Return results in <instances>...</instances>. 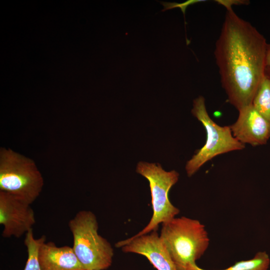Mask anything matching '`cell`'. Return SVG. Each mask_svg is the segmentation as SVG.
I'll list each match as a JSON object with an SVG mask.
<instances>
[{
    "label": "cell",
    "instance_id": "8fae6325",
    "mask_svg": "<svg viewBox=\"0 0 270 270\" xmlns=\"http://www.w3.org/2000/svg\"><path fill=\"white\" fill-rule=\"evenodd\" d=\"M252 104L262 116L270 121V76L266 73L254 96Z\"/></svg>",
    "mask_w": 270,
    "mask_h": 270
},
{
    "label": "cell",
    "instance_id": "277c9868",
    "mask_svg": "<svg viewBox=\"0 0 270 270\" xmlns=\"http://www.w3.org/2000/svg\"><path fill=\"white\" fill-rule=\"evenodd\" d=\"M44 179L34 162L10 148L0 149V191L31 204L40 196Z\"/></svg>",
    "mask_w": 270,
    "mask_h": 270
},
{
    "label": "cell",
    "instance_id": "5bb4252c",
    "mask_svg": "<svg viewBox=\"0 0 270 270\" xmlns=\"http://www.w3.org/2000/svg\"><path fill=\"white\" fill-rule=\"evenodd\" d=\"M203 0H188L180 4L177 2H160L164 6V8L162 10V12H164L166 10L172 9L174 8H179L181 9L182 12L184 14V17L185 14V12L187 7L192 4H194L196 2H202Z\"/></svg>",
    "mask_w": 270,
    "mask_h": 270
},
{
    "label": "cell",
    "instance_id": "ba28073f",
    "mask_svg": "<svg viewBox=\"0 0 270 270\" xmlns=\"http://www.w3.org/2000/svg\"><path fill=\"white\" fill-rule=\"evenodd\" d=\"M116 246L123 252L141 254L148 260L157 270H178L164 248L157 230L138 236L118 242Z\"/></svg>",
    "mask_w": 270,
    "mask_h": 270
},
{
    "label": "cell",
    "instance_id": "3957f363",
    "mask_svg": "<svg viewBox=\"0 0 270 270\" xmlns=\"http://www.w3.org/2000/svg\"><path fill=\"white\" fill-rule=\"evenodd\" d=\"M74 252L86 270H105L112 264L114 250L98 233V224L91 211L78 212L68 222Z\"/></svg>",
    "mask_w": 270,
    "mask_h": 270
},
{
    "label": "cell",
    "instance_id": "52a82bcc",
    "mask_svg": "<svg viewBox=\"0 0 270 270\" xmlns=\"http://www.w3.org/2000/svg\"><path fill=\"white\" fill-rule=\"evenodd\" d=\"M36 223L30 204L8 193L0 191V224L2 236L20 238L32 230Z\"/></svg>",
    "mask_w": 270,
    "mask_h": 270
},
{
    "label": "cell",
    "instance_id": "7a4b0ae2",
    "mask_svg": "<svg viewBox=\"0 0 270 270\" xmlns=\"http://www.w3.org/2000/svg\"><path fill=\"white\" fill-rule=\"evenodd\" d=\"M160 238L178 270H192L210 244L204 226L184 216L162 224Z\"/></svg>",
    "mask_w": 270,
    "mask_h": 270
},
{
    "label": "cell",
    "instance_id": "7c38bea8",
    "mask_svg": "<svg viewBox=\"0 0 270 270\" xmlns=\"http://www.w3.org/2000/svg\"><path fill=\"white\" fill-rule=\"evenodd\" d=\"M270 265V258L265 251L258 252L250 260L235 262L230 266L219 270H268ZM192 270H207L195 264Z\"/></svg>",
    "mask_w": 270,
    "mask_h": 270
},
{
    "label": "cell",
    "instance_id": "2e32d148",
    "mask_svg": "<svg viewBox=\"0 0 270 270\" xmlns=\"http://www.w3.org/2000/svg\"><path fill=\"white\" fill-rule=\"evenodd\" d=\"M266 64V68H270V44L267 46Z\"/></svg>",
    "mask_w": 270,
    "mask_h": 270
},
{
    "label": "cell",
    "instance_id": "30bf717a",
    "mask_svg": "<svg viewBox=\"0 0 270 270\" xmlns=\"http://www.w3.org/2000/svg\"><path fill=\"white\" fill-rule=\"evenodd\" d=\"M38 259L41 270H86L72 247L57 246L52 242L42 244Z\"/></svg>",
    "mask_w": 270,
    "mask_h": 270
},
{
    "label": "cell",
    "instance_id": "8992f818",
    "mask_svg": "<svg viewBox=\"0 0 270 270\" xmlns=\"http://www.w3.org/2000/svg\"><path fill=\"white\" fill-rule=\"evenodd\" d=\"M136 172L149 182L153 214L148 224L134 236L158 230L160 224L170 221L180 212L168 198L170 189L178 180L179 174L177 172H166L159 164L140 162L137 165Z\"/></svg>",
    "mask_w": 270,
    "mask_h": 270
},
{
    "label": "cell",
    "instance_id": "5b68a950",
    "mask_svg": "<svg viewBox=\"0 0 270 270\" xmlns=\"http://www.w3.org/2000/svg\"><path fill=\"white\" fill-rule=\"evenodd\" d=\"M192 113L202 124L206 138L204 146L196 152L186 164V170L190 177L215 156L230 152L242 150L245 148V144L233 136L230 126H219L210 118L202 96L194 100Z\"/></svg>",
    "mask_w": 270,
    "mask_h": 270
},
{
    "label": "cell",
    "instance_id": "e0dca14e",
    "mask_svg": "<svg viewBox=\"0 0 270 270\" xmlns=\"http://www.w3.org/2000/svg\"><path fill=\"white\" fill-rule=\"evenodd\" d=\"M266 69L269 70L270 71V68H266Z\"/></svg>",
    "mask_w": 270,
    "mask_h": 270
},
{
    "label": "cell",
    "instance_id": "9a60e30c",
    "mask_svg": "<svg viewBox=\"0 0 270 270\" xmlns=\"http://www.w3.org/2000/svg\"><path fill=\"white\" fill-rule=\"evenodd\" d=\"M216 2H218L219 4L223 5L224 6L226 10L231 8L232 4H248V1L247 0H216Z\"/></svg>",
    "mask_w": 270,
    "mask_h": 270
},
{
    "label": "cell",
    "instance_id": "6da1fadb",
    "mask_svg": "<svg viewBox=\"0 0 270 270\" xmlns=\"http://www.w3.org/2000/svg\"><path fill=\"white\" fill-rule=\"evenodd\" d=\"M267 46L255 27L226 10L214 54L222 86L238 111L252 104L266 74Z\"/></svg>",
    "mask_w": 270,
    "mask_h": 270
},
{
    "label": "cell",
    "instance_id": "4fadbf2b",
    "mask_svg": "<svg viewBox=\"0 0 270 270\" xmlns=\"http://www.w3.org/2000/svg\"><path fill=\"white\" fill-rule=\"evenodd\" d=\"M46 237L42 236L34 238L32 230L26 234L24 244L28 251V260L24 270H41L38 259V251L40 246L46 242Z\"/></svg>",
    "mask_w": 270,
    "mask_h": 270
},
{
    "label": "cell",
    "instance_id": "9c48e42d",
    "mask_svg": "<svg viewBox=\"0 0 270 270\" xmlns=\"http://www.w3.org/2000/svg\"><path fill=\"white\" fill-rule=\"evenodd\" d=\"M238 118L230 128L240 142L255 146L266 144L270 138V121L250 104L238 110Z\"/></svg>",
    "mask_w": 270,
    "mask_h": 270
}]
</instances>
